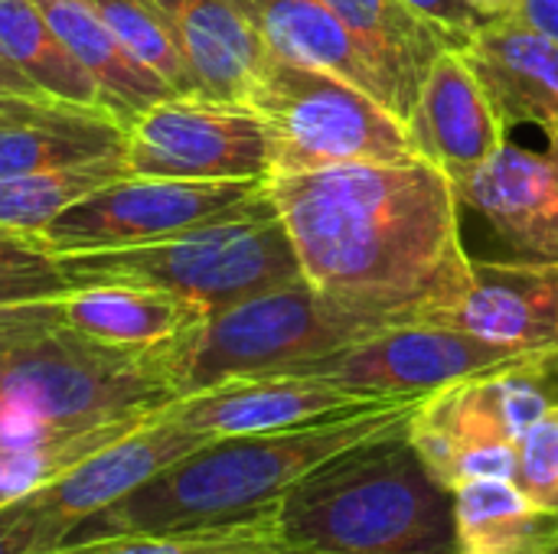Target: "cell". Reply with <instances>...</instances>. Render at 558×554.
Wrapping results in <instances>:
<instances>
[{"label":"cell","instance_id":"6da1fadb","mask_svg":"<svg viewBox=\"0 0 558 554\" xmlns=\"http://www.w3.org/2000/svg\"><path fill=\"white\" fill-rule=\"evenodd\" d=\"M304 281L402 323H418L468 278L454 183L428 160L353 163L271 176Z\"/></svg>","mask_w":558,"mask_h":554},{"label":"cell","instance_id":"7a4b0ae2","mask_svg":"<svg viewBox=\"0 0 558 554\" xmlns=\"http://www.w3.org/2000/svg\"><path fill=\"white\" fill-rule=\"evenodd\" d=\"M418 402H379L291 431L216 438L154 473L124 500L82 519L65 545L111 535L206 532L271 516L284 493L324 460L363 441L409 431Z\"/></svg>","mask_w":558,"mask_h":554},{"label":"cell","instance_id":"3957f363","mask_svg":"<svg viewBox=\"0 0 558 554\" xmlns=\"http://www.w3.org/2000/svg\"><path fill=\"white\" fill-rule=\"evenodd\" d=\"M288 554H458L454 493L405 431L363 441L301 477L275 509Z\"/></svg>","mask_w":558,"mask_h":554},{"label":"cell","instance_id":"277c9868","mask_svg":"<svg viewBox=\"0 0 558 554\" xmlns=\"http://www.w3.org/2000/svg\"><path fill=\"white\" fill-rule=\"evenodd\" d=\"M186 333L157 346H114L59 323L36 343L0 356V447H33L157 415L180 398Z\"/></svg>","mask_w":558,"mask_h":554},{"label":"cell","instance_id":"5b68a950","mask_svg":"<svg viewBox=\"0 0 558 554\" xmlns=\"http://www.w3.org/2000/svg\"><path fill=\"white\" fill-rule=\"evenodd\" d=\"M56 258L72 287L134 281L183 294L209 313L304 278L294 242L268 186L226 216L170 238L137 248Z\"/></svg>","mask_w":558,"mask_h":554},{"label":"cell","instance_id":"8992f818","mask_svg":"<svg viewBox=\"0 0 558 554\" xmlns=\"http://www.w3.org/2000/svg\"><path fill=\"white\" fill-rule=\"evenodd\" d=\"M399 323L343 304L301 278L216 310L193 327L183 340L177 389L183 398L229 379L281 376Z\"/></svg>","mask_w":558,"mask_h":554},{"label":"cell","instance_id":"52a82bcc","mask_svg":"<svg viewBox=\"0 0 558 554\" xmlns=\"http://www.w3.org/2000/svg\"><path fill=\"white\" fill-rule=\"evenodd\" d=\"M248 108L265 121L271 176L425 160L412 124L379 98L275 56L255 82Z\"/></svg>","mask_w":558,"mask_h":554},{"label":"cell","instance_id":"ba28073f","mask_svg":"<svg viewBox=\"0 0 558 554\" xmlns=\"http://www.w3.org/2000/svg\"><path fill=\"white\" fill-rule=\"evenodd\" d=\"M556 402L546 362H523L425 395L405 434L432 477L454 493L471 480H513L523 434Z\"/></svg>","mask_w":558,"mask_h":554},{"label":"cell","instance_id":"9c48e42d","mask_svg":"<svg viewBox=\"0 0 558 554\" xmlns=\"http://www.w3.org/2000/svg\"><path fill=\"white\" fill-rule=\"evenodd\" d=\"M265 186L268 180H163L128 173L72 202L39 238L52 255L137 248L219 219Z\"/></svg>","mask_w":558,"mask_h":554},{"label":"cell","instance_id":"30bf717a","mask_svg":"<svg viewBox=\"0 0 558 554\" xmlns=\"http://www.w3.org/2000/svg\"><path fill=\"white\" fill-rule=\"evenodd\" d=\"M124 167L163 180H268V131L248 104L170 95L124 124Z\"/></svg>","mask_w":558,"mask_h":554},{"label":"cell","instance_id":"8fae6325","mask_svg":"<svg viewBox=\"0 0 558 554\" xmlns=\"http://www.w3.org/2000/svg\"><path fill=\"white\" fill-rule=\"evenodd\" d=\"M523 362H546L523 356L471 333L438 323H399L356 346L311 359L281 376L324 379L360 398H425L445 385L513 369Z\"/></svg>","mask_w":558,"mask_h":554},{"label":"cell","instance_id":"7c38bea8","mask_svg":"<svg viewBox=\"0 0 558 554\" xmlns=\"http://www.w3.org/2000/svg\"><path fill=\"white\" fill-rule=\"evenodd\" d=\"M418 323L451 327L553 362L558 359V264L471 258L461 287Z\"/></svg>","mask_w":558,"mask_h":554},{"label":"cell","instance_id":"4fadbf2b","mask_svg":"<svg viewBox=\"0 0 558 554\" xmlns=\"http://www.w3.org/2000/svg\"><path fill=\"white\" fill-rule=\"evenodd\" d=\"M379 402L386 398H360L311 376H248L173 398L160 408V415L206 438H242L291 431L347 411L373 408Z\"/></svg>","mask_w":558,"mask_h":554},{"label":"cell","instance_id":"5bb4252c","mask_svg":"<svg viewBox=\"0 0 558 554\" xmlns=\"http://www.w3.org/2000/svg\"><path fill=\"white\" fill-rule=\"evenodd\" d=\"M454 193L517 258L558 264V140L539 150L504 140Z\"/></svg>","mask_w":558,"mask_h":554},{"label":"cell","instance_id":"9a60e30c","mask_svg":"<svg viewBox=\"0 0 558 554\" xmlns=\"http://www.w3.org/2000/svg\"><path fill=\"white\" fill-rule=\"evenodd\" d=\"M209 441L216 438L180 428L177 421H167L157 411L141 428L121 434L118 441L98 447L95 454L59 473L56 480L43 483L36 496L43 500L49 516L72 532L82 519L124 500L128 493L144 487L154 473H160L163 467L177 464L180 457L193 454Z\"/></svg>","mask_w":558,"mask_h":554},{"label":"cell","instance_id":"2e32d148","mask_svg":"<svg viewBox=\"0 0 558 554\" xmlns=\"http://www.w3.org/2000/svg\"><path fill=\"white\" fill-rule=\"evenodd\" d=\"M235 7L275 59L337 75L409 121L405 101L389 72L324 0H235Z\"/></svg>","mask_w":558,"mask_h":554},{"label":"cell","instance_id":"e0dca14e","mask_svg":"<svg viewBox=\"0 0 558 554\" xmlns=\"http://www.w3.org/2000/svg\"><path fill=\"white\" fill-rule=\"evenodd\" d=\"M412 131L425 160L435 163L451 183L474 173L507 140V124L500 121L464 49L448 46L428 65L418 88Z\"/></svg>","mask_w":558,"mask_h":554},{"label":"cell","instance_id":"ac0fdd59","mask_svg":"<svg viewBox=\"0 0 558 554\" xmlns=\"http://www.w3.org/2000/svg\"><path fill=\"white\" fill-rule=\"evenodd\" d=\"M464 56L507 127L533 124L558 140V39L510 13L484 20Z\"/></svg>","mask_w":558,"mask_h":554},{"label":"cell","instance_id":"d6986e66","mask_svg":"<svg viewBox=\"0 0 558 554\" xmlns=\"http://www.w3.org/2000/svg\"><path fill=\"white\" fill-rule=\"evenodd\" d=\"M124 153V124L49 95L0 98V180Z\"/></svg>","mask_w":558,"mask_h":554},{"label":"cell","instance_id":"ffe728a7","mask_svg":"<svg viewBox=\"0 0 558 554\" xmlns=\"http://www.w3.org/2000/svg\"><path fill=\"white\" fill-rule=\"evenodd\" d=\"M163 13L199 95L248 104L271 52L235 0H154Z\"/></svg>","mask_w":558,"mask_h":554},{"label":"cell","instance_id":"44dd1931","mask_svg":"<svg viewBox=\"0 0 558 554\" xmlns=\"http://www.w3.org/2000/svg\"><path fill=\"white\" fill-rule=\"evenodd\" d=\"M59 313L62 327L114 346H157L209 317L203 304L183 294L134 281L72 287L65 297H59Z\"/></svg>","mask_w":558,"mask_h":554},{"label":"cell","instance_id":"7402d4cb","mask_svg":"<svg viewBox=\"0 0 558 554\" xmlns=\"http://www.w3.org/2000/svg\"><path fill=\"white\" fill-rule=\"evenodd\" d=\"M78 65L98 85L105 108L121 121H134L144 108L160 98L177 95L160 75L141 65L118 36L105 26V20L88 7V0H33Z\"/></svg>","mask_w":558,"mask_h":554},{"label":"cell","instance_id":"603a6c76","mask_svg":"<svg viewBox=\"0 0 558 554\" xmlns=\"http://www.w3.org/2000/svg\"><path fill=\"white\" fill-rule=\"evenodd\" d=\"M379 59V65L396 82L409 124L415 114L418 88L425 82L428 65L448 46H458L438 23H432L409 0H324ZM461 49V46H458Z\"/></svg>","mask_w":558,"mask_h":554},{"label":"cell","instance_id":"cb8c5ba5","mask_svg":"<svg viewBox=\"0 0 558 554\" xmlns=\"http://www.w3.org/2000/svg\"><path fill=\"white\" fill-rule=\"evenodd\" d=\"M458 554H558V513L536 506L513 480L454 490Z\"/></svg>","mask_w":558,"mask_h":554},{"label":"cell","instance_id":"d4e9b609","mask_svg":"<svg viewBox=\"0 0 558 554\" xmlns=\"http://www.w3.org/2000/svg\"><path fill=\"white\" fill-rule=\"evenodd\" d=\"M0 52L43 95L78 108L108 111L92 75L78 65V59L69 52V46L59 39V33L49 26L33 0H0Z\"/></svg>","mask_w":558,"mask_h":554},{"label":"cell","instance_id":"484cf974","mask_svg":"<svg viewBox=\"0 0 558 554\" xmlns=\"http://www.w3.org/2000/svg\"><path fill=\"white\" fill-rule=\"evenodd\" d=\"M128 176L124 153L0 180V232L39 235L82 196Z\"/></svg>","mask_w":558,"mask_h":554},{"label":"cell","instance_id":"4316f807","mask_svg":"<svg viewBox=\"0 0 558 554\" xmlns=\"http://www.w3.org/2000/svg\"><path fill=\"white\" fill-rule=\"evenodd\" d=\"M118 42L154 75H160L177 95H199L196 78L154 0H88Z\"/></svg>","mask_w":558,"mask_h":554},{"label":"cell","instance_id":"83f0119b","mask_svg":"<svg viewBox=\"0 0 558 554\" xmlns=\"http://www.w3.org/2000/svg\"><path fill=\"white\" fill-rule=\"evenodd\" d=\"M69 554H271L281 552L275 532V513L226 529L206 532H170V535H111L78 545Z\"/></svg>","mask_w":558,"mask_h":554},{"label":"cell","instance_id":"f1b7e54d","mask_svg":"<svg viewBox=\"0 0 558 554\" xmlns=\"http://www.w3.org/2000/svg\"><path fill=\"white\" fill-rule=\"evenodd\" d=\"M72 291L59 258L39 235L0 232V310L59 300Z\"/></svg>","mask_w":558,"mask_h":554},{"label":"cell","instance_id":"f546056e","mask_svg":"<svg viewBox=\"0 0 558 554\" xmlns=\"http://www.w3.org/2000/svg\"><path fill=\"white\" fill-rule=\"evenodd\" d=\"M513 483L536 506L558 513V402L523 434Z\"/></svg>","mask_w":558,"mask_h":554},{"label":"cell","instance_id":"4dcf8cb0","mask_svg":"<svg viewBox=\"0 0 558 554\" xmlns=\"http://www.w3.org/2000/svg\"><path fill=\"white\" fill-rule=\"evenodd\" d=\"M69 529L49 516L43 500L33 493L0 506V554H36L62 549Z\"/></svg>","mask_w":558,"mask_h":554},{"label":"cell","instance_id":"1f68e13d","mask_svg":"<svg viewBox=\"0 0 558 554\" xmlns=\"http://www.w3.org/2000/svg\"><path fill=\"white\" fill-rule=\"evenodd\" d=\"M62 323L59 300H43V304H23V307H3L0 310V356L36 343L49 330Z\"/></svg>","mask_w":558,"mask_h":554},{"label":"cell","instance_id":"d6a6232c","mask_svg":"<svg viewBox=\"0 0 558 554\" xmlns=\"http://www.w3.org/2000/svg\"><path fill=\"white\" fill-rule=\"evenodd\" d=\"M415 10H422L432 23H438L461 49L471 39V33L484 23L464 0H409Z\"/></svg>","mask_w":558,"mask_h":554},{"label":"cell","instance_id":"836d02e7","mask_svg":"<svg viewBox=\"0 0 558 554\" xmlns=\"http://www.w3.org/2000/svg\"><path fill=\"white\" fill-rule=\"evenodd\" d=\"M517 16L536 26L539 33L558 39V0H520Z\"/></svg>","mask_w":558,"mask_h":554},{"label":"cell","instance_id":"e575fe53","mask_svg":"<svg viewBox=\"0 0 558 554\" xmlns=\"http://www.w3.org/2000/svg\"><path fill=\"white\" fill-rule=\"evenodd\" d=\"M20 95H43V91L0 52V98H20Z\"/></svg>","mask_w":558,"mask_h":554},{"label":"cell","instance_id":"d590c367","mask_svg":"<svg viewBox=\"0 0 558 554\" xmlns=\"http://www.w3.org/2000/svg\"><path fill=\"white\" fill-rule=\"evenodd\" d=\"M481 20H497V16H510L517 13V3L520 0H464Z\"/></svg>","mask_w":558,"mask_h":554},{"label":"cell","instance_id":"8d00e7d4","mask_svg":"<svg viewBox=\"0 0 558 554\" xmlns=\"http://www.w3.org/2000/svg\"><path fill=\"white\" fill-rule=\"evenodd\" d=\"M546 372H549V382H553V389H556V398H558V359L546 362Z\"/></svg>","mask_w":558,"mask_h":554},{"label":"cell","instance_id":"74e56055","mask_svg":"<svg viewBox=\"0 0 558 554\" xmlns=\"http://www.w3.org/2000/svg\"><path fill=\"white\" fill-rule=\"evenodd\" d=\"M36 554H69L65 549H52V552H36Z\"/></svg>","mask_w":558,"mask_h":554},{"label":"cell","instance_id":"f35d334b","mask_svg":"<svg viewBox=\"0 0 558 554\" xmlns=\"http://www.w3.org/2000/svg\"><path fill=\"white\" fill-rule=\"evenodd\" d=\"M271 554H288V552H271Z\"/></svg>","mask_w":558,"mask_h":554}]
</instances>
